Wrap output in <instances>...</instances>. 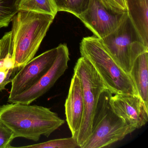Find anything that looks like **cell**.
Masks as SVG:
<instances>
[{
  "label": "cell",
  "mask_w": 148,
  "mask_h": 148,
  "mask_svg": "<svg viewBox=\"0 0 148 148\" xmlns=\"http://www.w3.org/2000/svg\"><path fill=\"white\" fill-rule=\"evenodd\" d=\"M0 121L13 132L16 138L35 142L41 136L48 137L65 123L49 108L18 103L0 106Z\"/></svg>",
  "instance_id": "1"
},
{
  "label": "cell",
  "mask_w": 148,
  "mask_h": 148,
  "mask_svg": "<svg viewBox=\"0 0 148 148\" xmlns=\"http://www.w3.org/2000/svg\"><path fill=\"white\" fill-rule=\"evenodd\" d=\"M55 17L29 11H19L12 19L11 47L15 70L32 60Z\"/></svg>",
  "instance_id": "2"
},
{
  "label": "cell",
  "mask_w": 148,
  "mask_h": 148,
  "mask_svg": "<svg viewBox=\"0 0 148 148\" xmlns=\"http://www.w3.org/2000/svg\"><path fill=\"white\" fill-rule=\"evenodd\" d=\"M80 52L81 57L93 66L111 93L138 95L130 76L115 62L99 38H84L80 44Z\"/></svg>",
  "instance_id": "3"
},
{
  "label": "cell",
  "mask_w": 148,
  "mask_h": 148,
  "mask_svg": "<svg viewBox=\"0 0 148 148\" xmlns=\"http://www.w3.org/2000/svg\"><path fill=\"white\" fill-rule=\"evenodd\" d=\"M111 95L106 90L100 95L93 117L91 134L82 148L110 147L136 130L112 111L110 104Z\"/></svg>",
  "instance_id": "4"
},
{
  "label": "cell",
  "mask_w": 148,
  "mask_h": 148,
  "mask_svg": "<svg viewBox=\"0 0 148 148\" xmlns=\"http://www.w3.org/2000/svg\"><path fill=\"white\" fill-rule=\"evenodd\" d=\"M99 40L115 62L129 75L137 58L148 52L128 14L114 32Z\"/></svg>",
  "instance_id": "5"
},
{
  "label": "cell",
  "mask_w": 148,
  "mask_h": 148,
  "mask_svg": "<svg viewBox=\"0 0 148 148\" xmlns=\"http://www.w3.org/2000/svg\"><path fill=\"white\" fill-rule=\"evenodd\" d=\"M73 73L80 79L83 92L84 114L77 137L82 148L91 134L93 117L100 95L107 89L93 66L84 57L78 60Z\"/></svg>",
  "instance_id": "6"
},
{
  "label": "cell",
  "mask_w": 148,
  "mask_h": 148,
  "mask_svg": "<svg viewBox=\"0 0 148 148\" xmlns=\"http://www.w3.org/2000/svg\"><path fill=\"white\" fill-rule=\"evenodd\" d=\"M127 14V10L116 8L104 0H90L87 9L77 18L102 39L114 32Z\"/></svg>",
  "instance_id": "7"
},
{
  "label": "cell",
  "mask_w": 148,
  "mask_h": 148,
  "mask_svg": "<svg viewBox=\"0 0 148 148\" xmlns=\"http://www.w3.org/2000/svg\"><path fill=\"white\" fill-rule=\"evenodd\" d=\"M57 48L56 59L47 72L36 84L8 100V103L30 104L45 94L54 85L68 69L70 60L69 50L66 44H61Z\"/></svg>",
  "instance_id": "8"
},
{
  "label": "cell",
  "mask_w": 148,
  "mask_h": 148,
  "mask_svg": "<svg viewBox=\"0 0 148 148\" xmlns=\"http://www.w3.org/2000/svg\"><path fill=\"white\" fill-rule=\"evenodd\" d=\"M58 48L51 49L33 58L21 67L11 80L12 87L8 100L35 84L54 63Z\"/></svg>",
  "instance_id": "9"
},
{
  "label": "cell",
  "mask_w": 148,
  "mask_h": 148,
  "mask_svg": "<svg viewBox=\"0 0 148 148\" xmlns=\"http://www.w3.org/2000/svg\"><path fill=\"white\" fill-rule=\"evenodd\" d=\"M112 111L128 124L139 129L148 121V106L138 95L119 93L110 97Z\"/></svg>",
  "instance_id": "10"
},
{
  "label": "cell",
  "mask_w": 148,
  "mask_h": 148,
  "mask_svg": "<svg viewBox=\"0 0 148 148\" xmlns=\"http://www.w3.org/2000/svg\"><path fill=\"white\" fill-rule=\"evenodd\" d=\"M65 108L67 125L72 136L77 139L83 119L84 104L81 82L77 75L74 73Z\"/></svg>",
  "instance_id": "11"
},
{
  "label": "cell",
  "mask_w": 148,
  "mask_h": 148,
  "mask_svg": "<svg viewBox=\"0 0 148 148\" xmlns=\"http://www.w3.org/2000/svg\"><path fill=\"white\" fill-rule=\"evenodd\" d=\"M128 16L148 48V0H125Z\"/></svg>",
  "instance_id": "12"
},
{
  "label": "cell",
  "mask_w": 148,
  "mask_h": 148,
  "mask_svg": "<svg viewBox=\"0 0 148 148\" xmlns=\"http://www.w3.org/2000/svg\"><path fill=\"white\" fill-rule=\"evenodd\" d=\"M148 52L140 54L135 60L130 76L138 96L148 106Z\"/></svg>",
  "instance_id": "13"
},
{
  "label": "cell",
  "mask_w": 148,
  "mask_h": 148,
  "mask_svg": "<svg viewBox=\"0 0 148 148\" xmlns=\"http://www.w3.org/2000/svg\"><path fill=\"white\" fill-rule=\"evenodd\" d=\"M34 12L55 17L58 11L53 0H21L18 11Z\"/></svg>",
  "instance_id": "14"
},
{
  "label": "cell",
  "mask_w": 148,
  "mask_h": 148,
  "mask_svg": "<svg viewBox=\"0 0 148 148\" xmlns=\"http://www.w3.org/2000/svg\"><path fill=\"white\" fill-rule=\"evenodd\" d=\"M58 12L70 13L77 17L89 6L90 0H53Z\"/></svg>",
  "instance_id": "15"
},
{
  "label": "cell",
  "mask_w": 148,
  "mask_h": 148,
  "mask_svg": "<svg viewBox=\"0 0 148 148\" xmlns=\"http://www.w3.org/2000/svg\"><path fill=\"white\" fill-rule=\"evenodd\" d=\"M21 0H0V28L7 27L18 11Z\"/></svg>",
  "instance_id": "16"
},
{
  "label": "cell",
  "mask_w": 148,
  "mask_h": 148,
  "mask_svg": "<svg viewBox=\"0 0 148 148\" xmlns=\"http://www.w3.org/2000/svg\"><path fill=\"white\" fill-rule=\"evenodd\" d=\"M19 147L32 148H80L78 143L77 139L72 136L70 138L53 139L44 143Z\"/></svg>",
  "instance_id": "17"
},
{
  "label": "cell",
  "mask_w": 148,
  "mask_h": 148,
  "mask_svg": "<svg viewBox=\"0 0 148 148\" xmlns=\"http://www.w3.org/2000/svg\"><path fill=\"white\" fill-rule=\"evenodd\" d=\"M16 138L13 132L0 121V148H13L11 143Z\"/></svg>",
  "instance_id": "18"
},
{
  "label": "cell",
  "mask_w": 148,
  "mask_h": 148,
  "mask_svg": "<svg viewBox=\"0 0 148 148\" xmlns=\"http://www.w3.org/2000/svg\"><path fill=\"white\" fill-rule=\"evenodd\" d=\"M9 56H12L11 40L9 33H7L0 40V60Z\"/></svg>",
  "instance_id": "19"
},
{
  "label": "cell",
  "mask_w": 148,
  "mask_h": 148,
  "mask_svg": "<svg viewBox=\"0 0 148 148\" xmlns=\"http://www.w3.org/2000/svg\"><path fill=\"white\" fill-rule=\"evenodd\" d=\"M14 71L4 67L0 60V91L5 90L6 86L11 82V76Z\"/></svg>",
  "instance_id": "20"
},
{
  "label": "cell",
  "mask_w": 148,
  "mask_h": 148,
  "mask_svg": "<svg viewBox=\"0 0 148 148\" xmlns=\"http://www.w3.org/2000/svg\"><path fill=\"white\" fill-rule=\"evenodd\" d=\"M106 2L116 8L123 10H126L125 0H104Z\"/></svg>",
  "instance_id": "21"
}]
</instances>
